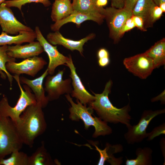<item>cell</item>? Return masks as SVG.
Masks as SVG:
<instances>
[{
	"label": "cell",
	"instance_id": "obj_11",
	"mask_svg": "<svg viewBox=\"0 0 165 165\" xmlns=\"http://www.w3.org/2000/svg\"><path fill=\"white\" fill-rule=\"evenodd\" d=\"M35 31L37 40L49 57V63L47 68L49 74L53 75L58 66L63 65H66L69 60V57L65 56L60 53L57 46H53L44 37L38 27H35Z\"/></svg>",
	"mask_w": 165,
	"mask_h": 165
},
{
	"label": "cell",
	"instance_id": "obj_24",
	"mask_svg": "<svg viewBox=\"0 0 165 165\" xmlns=\"http://www.w3.org/2000/svg\"><path fill=\"white\" fill-rule=\"evenodd\" d=\"M53 162L47 152L43 142L29 158V165H53Z\"/></svg>",
	"mask_w": 165,
	"mask_h": 165
},
{
	"label": "cell",
	"instance_id": "obj_31",
	"mask_svg": "<svg viewBox=\"0 0 165 165\" xmlns=\"http://www.w3.org/2000/svg\"><path fill=\"white\" fill-rule=\"evenodd\" d=\"M131 16L126 20L121 29L119 34V38L120 39L126 32L130 31L135 27Z\"/></svg>",
	"mask_w": 165,
	"mask_h": 165
},
{
	"label": "cell",
	"instance_id": "obj_30",
	"mask_svg": "<svg viewBox=\"0 0 165 165\" xmlns=\"http://www.w3.org/2000/svg\"><path fill=\"white\" fill-rule=\"evenodd\" d=\"M163 12L159 6L155 4L152 7L150 13V21L151 27L154 23L161 16Z\"/></svg>",
	"mask_w": 165,
	"mask_h": 165
},
{
	"label": "cell",
	"instance_id": "obj_21",
	"mask_svg": "<svg viewBox=\"0 0 165 165\" xmlns=\"http://www.w3.org/2000/svg\"><path fill=\"white\" fill-rule=\"evenodd\" d=\"M155 4L153 0H138L132 10L133 15L142 18L146 29L151 27L150 15L151 9Z\"/></svg>",
	"mask_w": 165,
	"mask_h": 165
},
{
	"label": "cell",
	"instance_id": "obj_26",
	"mask_svg": "<svg viewBox=\"0 0 165 165\" xmlns=\"http://www.w3.org/2000/svg\"><path fill=\"white\" fill-rule=\"evenodd\" d=\"M11 154L7 159H0V165H29V156L26 153L16 151Z\"/></svg>",
	"mask_w": 165,
	"mask_h": 165
},
{
	"label": "cell",
	"instance_id": "obj_36",
	"mask_svg": "<svg viewBox=\"0 0 165 165\" xmlns=\"http://www.w3.org/2000/svg\"><path fill=\"white\" fill-rule=\"evenodd\" d=\"M125 0H111V6L116 8L121 9L124 6Z\"/></svg>",
	"mask_w": 165,
	"mask_h": 165
},
{
	"label": "cell",
	"instance_id": "obj_22",
	"mask_svg": "<svg viewBox=\"0 0 165 165\" xmlns=\"http://www.w3.org/2000/svg\"><path fill=\"white\" fill-rule=\"evenodd\" d=\"M72 4L74 12L100 13L104 15L105 9L98 6L96 0H73Z\"/></svg>",
	"mask_w": 165,
	"mask_h": 165
},
{
	"label": "cell",
	"instance_id": "obj_34",
	"mask_svg": "<svg viewBox=\"0 0 165 165\" xmlns=\"http://www.w3.org/2000/svg\"><path fill=\"white\" fill-rule=\"evenodd\" d=\"M138 0H125L124 9L129 11H132L136 4Z\"/></svg>",
	"mask_w": 165,
	"mask_h": 165
},
{
	"label": "cell",
	"instance_id": "obj_23",
	"mask_svg": "<svg viewBox=\"0 0 165 165\" xmlns=\"http://www.w3.org/2000/svg\"><path fill=\"white\" fill-rule=\"evenodd\" d=\"M152 149L149 147L137 148L135 154L137 157L132 159H127L126 165H151L152 164Z\"/></svg>",
	"mask_w": 165,
	"mask_h": 165
},
{
	"label": "cell",
	"instance_id": "obj_6",
	"mask_svg": "<svg viewBox=\"0 0 165 165\" xmlns=\"http://www.w3.org/2000/svg\"><path fill=\"white\" fill-rule=\"evenodd\" d=\"M165 113V108L155 111L144 110L138 123L127 127L128 130L124 138L129 145H134L142 142L147 138V128L152 120L156 116Z\"/></svg>",
	"mask_w": 165,
	"mask_h": 165
},
{
	"label": "cell",
	"instance_id": "obj_18",
	"mask_svg": "<svg viewBox=\"0 0 165 165\" xmlns=\"http://www.w3.org/2000/svg\"><path fill=\"white\" fill-rule=\"evenodd\" d=\"M73 11L70 0H55L53 4L51 17L55 22L68 16Z\"/></svg>",
	"mask_w": 165,
	"mask_h": 165
},
{
	"label": "cell",
	"instance_id": "obj_5",
	"mask_svg": "<svg viewBox=\"0 0 165 165\" xmlns=\"http://www.w3.org/2000/svg\"><path fill=\"white\" fill-rule=\"evenodd\" d=\"M23 144L15 123L9 117L0 115V159L20 151Z\"/></svg>",
	"mask_w": 165,
	"mask_h": 165
},
{
	"label": "cell",
	"instance_id": "obj_3",
	"mask_svg": "<svg viewBox=\"0 0 165 165\" xmlns=\"http://www.w3.org/2000/svg\"><path fill=\"white\" fill-rule=\"evenodd\" d=\"M65 97L71 106L69 108L70 114L69 118L72 121H78L82 120L83 122L84 128L87 130L91 126H93L95 131L92 135L94 138L103 136L109 135L112 132V128L107 123L99 117L92 116L94 110L86 105L82 104L79 100H76L75 103L70 94H66Z\"/></svg>",
	"mask_w": 165,
	"mask_h": 165
},
{
	"label": "cell",
	"instance_id": "obj_9",
	"mask_svg": "<svg viewBox=\"0 0 165 165\" xmlns=\"http://www.w3.org/2000/svg\"><path fill=\"white\" fill-rule=\"evenodd\" d=\"M123 64L128 71L142 79H146L155 69L152 60L145 53L125 58Z\"/></svg>",
	"mask_w": 165,
	"mask_h": 165
},
{
	"label": "cell",
	"instance_id": "obj_33",
	"mask_svg": "<svg viewBox=\"0 0 165 165\" xmlns=\"http://www.w3.org/2000/svg\"><path fill=\"white\" fill-rule=\"evenodd\" d=\"M94 144V146L96 148V149L100 155L99 160L97 165H103L105 163V162L107 161L108 159L105 148L103 150H102L99 148L95 144Z\"/></svg>",
	"mask_w": 165,
	"mask_h": 165
},
{
	"label": "cell",
	"instance_id": "obj_42",
	"mask_svg": "<svg viewBox=\"0 0 165 165\" xmlns=\"http://www.w3.org/2000/svg\"><path fill=\"white\" fill-rule=\"evenodd\" d=\"M159 7L162 10L163 13L165 12V2H163L160 4Z\"/></svg>",
	"mask_w": 165,
	"mask_h": 165
},
{
	"label": "cell",
	"instance_id": "obj_44",
	"mask_svg": "<svg viewBox=\"0 0 165 165\" xmlns=\"http://www.w3.org/2000/svg\"></svg>",
	"mask_w": 165,
	"mask_h": 165
},
{
	"label": "cell",
	"instance_id": "obj_29",
	"mask_svg": "<svg viewBox=\"0 0 165 165\" xmlns=\"http://www.w3.org/2000/svg\"><path fill=\"white\" fill-rule=\"evenodd\" d=\"M165 134V123L154 128L151 132L147 133V140L150 141L161 134Z\"/></svg>",
	"mask_w": 165,
	"mask_h": 165
},
{
	"label": "cell",
	"instance_id": "obj_12",
	"mask_svg": "<svg viewBox=\"0 0 165 165\" xmlns=\"http://www.w3.org/2000/svg\"><path fill=\"white\" fill-rule=\"evenodd\" d=\"M0 25L2 31L7 34L17 35L23 32L34 31L18 20L12 10L4 2L0 5Z\"/></svg>",
	"mask_w": 165,
	"mask_h": 165
},
{
	"label": "cell",
	"instance_id": "obj_38",
	"mask_svg": "<svg viewBox=\"0 0 165 165\" xmlns=\"http://www.w3.org/2000/svg\"><path fill=\"white\" fill-rule=\"evenodd\" d=\"M97 55L98 59L109 57L108 51L104 48H101L97 52Z\"/></svg>",
	"mask_w": 165,
	"mask_h": 165
},
{
	"label": "cell",
	"instance_id": "obj_14",
	"mask_svg": "<svg viewBox=\"0 0 165 165\" xmlns=\"http://www.w3.org/2000/svg\"><path fill=\"white\" fill-rule=\"evenodd\" d=\"M95 36L94 34L91 33L85 38L75 41L64 38L59 31H57L49 33L46 38L47 41L53 45H61L72 51L77 50L82 54L84 44L88 40L94 38Z\"/></svg>",
	"mask_w": 165,
	"mask_h": 165
},
{
	"label": "cell",
	"instance_id": "obj_10",
	"mask_svg": "<svg viewBox=\"0 0 165 165\" xmlns=\"http://www.w3.org/2000/svg\"><path fill=\"white\" fill-rule=\"evenodd\" d=\"M47 64V62L42 57L34 56L19 63L8 62L6 66L7 71L14 75L25 74L34 77Z\"/></svg>",
	"mask_w": 165,
	"mask_h": 165
},
{
	"label": "cell",
	"instance_id": "obj_37",
	"mask_svg": "<svg viewBox=\"0 0 165 165\" xmlns=\"http://www.w3.org/2000/svg\"><path fill=\"white\" fill-rule=\"evenodd\" d=\"M109 57L98 59V64L99 66L104 67L108 66L110 63Z\"/></svg>",
	"mask_w": 165,
	"mask_h": 165
},
{
	"label": "cell",
	"instance_id": "obj_13",
	"mask_svg": "<svg viewBox=\"0 0 165 165\" xmlns=\"http://www.w3.org/2000/svg\"><path fill=\"white\" fill-rule=\"evenodd\" d=\"M69 59L66 66L69 68L70 74L69 76L72 80L73 90L71 94L72 97L78 100L82 104L86 105L95 99L94 95L90 94L86 89L80 78L77 74L76 68L74 64L71 56L70 55Z\"/></svg>",
	"mask_w": 165,
	"mask_h": 165
},
{
	"label": "cell",
	"instance_id": "obj_27",
	"mask_svg": "<svg viewBox=\"0 0 165 165\" xmlns=\"http://www.w3.org/2000/svg\"><path fill=\"white\" fill-rule=\"evenodd\" d=\"M106 154L108 157L107 161L112 165H119L123 162V158H116L113 154L121 152L123 150L122 146L120 144H116L112 145L108 143L106 144L105 147Z\"/></svg>",
	"mask_w": 165,
	"mask_h": 165
},
{
	"label": "cell",
	"instance_id": "obj_28",
	"mask_svg": "<svg viewBox=\"0 0 165 165\" xmlns=\"http://www.w3.org/2000/svg\"><path fill=\"white\" fill-rule=\"evenodd\" d=\"M3 2L9 7H16L21 11L23 6L30 3H40L45 7L49 6L51 4L49 0H11L5 1Z\"/></svg>",
	"mask_w": 165,
	"mask_h": 165
},
{
	"label": "cell",
	"instance_id": "obj_25",
	"mask_svg": "<svg viewBox=\"0 0 165 165\" xmlns=\"http://www.w3.org/2000/svg\"><path fill=\"white\" fill-rule=\"evenodd\" d=\"M7 45L0 46V76L1 78L4 80L7 77L11 87L13 78V76L7 71L6 65L7 62L15 61L16 60L10 57L7 54Z\"/></svg>",
	"mask_w": 165,
	"mask_h": 165
},
{
	"label": "cell",
	"instance_id": "obj_35",
	"mask_svg": "<svg viewBox=\"0 0 165 165\" xmlns=\"http://www.w3.org/2000/svg\"><path fill=\"white\" fill-rule=\"evenodd\" d=\"M152 102L160 101L161 104H165V90H164L159 95L157 96L153 97L151 100Z\"/></svg>",
	"mask_w": 165,
	"mask_h": 165
},
{
	"label": "cell",
	"instance_id": "obj_2",
	"mask_svg": "<svg viewBox=\"0 0 165 165\" xmlns=\"http://www.w3.org/2000/svg\"><path fill=\"white\" fill-rule=\"evenodd\" d=\"M42 108L38 103L28 106L15 123L24 144L33 147L35 139L46 131L47 124Z\"/></svg>",
	"mask_w": 165,
	"mask_h": 165
},
{
	"label": "cell",
	"instance_id": "obj_7",
	"mask_svg": "<svg viewBox=\"0 0 165 165\" xmlns=\"http://www.w3.org/2000/svg\"><path fill=\"white\" fill-rule=\"evenodd\" d=\"M64 70H58L54 75L46 77L44 87L49 101L58 99L64 94H71L73 90L71 78L63 79Z\"/></svg>",
	"mask_w": 165,
	"mask_h": 165
},
{
	"label": "cell",
	"instance_id": "obj_32",
	"mask_svg": "<svg viewBox=\"0 0 165 165\" xmlns=\"http://www.w3.org/2000/svg\"><path fill=\"white\" fill-rule=\"evenodd\" d=\"M131 17L135 27H137L142 31H147V29L145 28L144 21L142 17L139 16L133 15Z\"/></svg>",
	"mask_w": 165,
	"mask_h": 165
},
{
	"label": "cell",
	"instance_id": "obj_16",
	"mask_svg": "<svg viewBox=\"0 0 165 165\" xmlns=\"http://www.w3.org/2000/svg\"><path fill=\"white\" fill-rule=\"evenodd\" d=\"M104 15L96 13H84L73 11L69 16L58 21L52 24L51 29L54 31H59L64 24L69 22L75 24L78 26H80L83 22L87 20H92L99 24L102 23L105 19Z\"/></svg>",
	"mask_w": 165,
	"mask_h": 165
},
{
	"label": "cell",
	"instance_id": "obj_17",
	"mask_svg": "<svg viewBox=\"0 0 165 165\" xmlns=\"http://www.w3.org/2000/svg\"><path fill=\"white\" fill-rule=\"evenodd\" d=\"M48 74L47 68L40 76L34 79H30L24 76L19 77L20 83L27 85L32 90L37 102L40 104L42 108L46 107L49 102L45 95L43 86L44 80Z\"/></svg>",
	"mask_w": 165,
	"mask_h": 165
},
{
	"label": "cell",
	"instance_id": "obj_1",
	"mask_svg": "<svg viewBox=\"0 0 165 165\" xmlns=\"http://www.w3.org/2000/svg\"><path fill=\"white\" fill-rule=\"evenodd\" d=\"M112 85V81L110 80L106 83L101 93L93 92L95 99L88 104L89 106L105 122L113 124L120 123L127 127L131 125V117L129 113L131 111L130 103L121 108H118L112 105L108 98Z\"/></svg>",
	"mask_w": 165,
	"mask_h": 165
},
{
	"label": "cell",
	"instance_id": "obj_8",
	"mask_svg": "<svg viewBox=\"0 0 165 165\" xmlns=\"http://www.w3.org/2000/svg\"><path fill=\"white\" fill-rule=\"evenodd\" d=\"M132 15V12L124 8L110 7L105 9V19L106 20L109 31V36L115 43L120 40L119 34L126 20Z\"/></svg>",
	"mask_w": 165,
	"mask_h": 165
},
{
	"label": "cell",
	"instance_id": "obj_43",
	"mask_svg": "<svg viewBox=\"0 0 165 165\" xmlns=\"http://www.w3.org/2000/svg\"><path fill=\"white\" fill-rule=\"evenodd\" d=\"M5 1L6 0H0V5Z\"/></svg>",
	"mask_w": 165,
	"mask_h": 165
},
{
	"label": "cell",
	"instance_id": "obj_39",
	"mask_svg": "<svg viewBox=\"0 0 165 165\" xmlns=\"http://www.w3.org/2000/svg\"><path fill=\"white\" fill-rule=\"evenodd\" d=\"M160 147L161 148V151L163 156L164 157V161L165 159V138H163L160 141Z\"/></svg>",
	"mask_w": 165,
	"mask_h": 165
},
{
	"label": "cell",
	"instance_id": "obj_40",
	"mask_svg": "<svg viewBox=\"0 0 165 165\" xmlns=\"http://www.w3.org/2000/svg\"><path fill=\"white\" fill-rule=\"evenodd\" d=\"M108 3V0H96V4L100 7H103Z\"/></svg>",
	"mask_w": 165,
	"mask_h": 165
},
{
	"label": "cell",
	"instance_id": "obj_41",
	"mask_svg": "<svg viewBox=\"0 0 165 165\" xmlns=\"http://www.w3.org/2000/svg\"><path fill=\"white\" fill-rule=\"evenodd\" d=\"M153 1L154 3L158 6L161 3L165 2V0H153Z\"/></svg>",
	"mask_w": 165,
	"mask_h": 165
},
{
	"label": "cell",
	"instance_id": "obj_15",
	"mask_svg": "<svg viewBox=\"0 0 165 165\" xmlns=\"http://www.w3.org/2000/svg\"><path fill=\"white\" fill-rule=\"evenodd\" d=\"M44 51L43 49L38 41L21 45L8 46L7 53L10 57L16 58L26 59L37 56Z\"/></svg>",
	"mask_w": 165,
	"mask_h": 165
},
{
	"label": "cell",
	"instance_id": "obj_19",
	"mask_svg": "<svg viewBox=\"0 0 165 165\" xmlns=\"http://www.w3.org/2000/svg\"><path fill=\"white\" fill-rule=\"evenodd\" d=\"M36 35L34 31L21 32L16 36L9 35L2 31L0 35V46L29 43L34 41Z\"/></svg>",
	"mask_w": 165,
	"mask_h": 165
},
{
	"label": "cell",
	"instance_id": "obj_20",
	"mask_svg": "<svg viewBox=\"0 0 165 165\" xmlns=\"http://www.w3.org/2000/svg\"><path fill=\"white\" fill-rule=\"evenodd\" d=\"M152 60L155 68H158L165 64V38L156 42L145 52Z\"/></svg>",
	"mask_w": 165,
	"mask_h": 165
},
{
	"label": "cell",
	"instance_id": "obj_4",
	"mask_svg": "<svg viewBox=\"0 0 165 165\" xmlns=\"http://www.w3.org/2000/svg\"><path fill=\"white\" fill-rule=\"evenodd\" d=\"M13 77L16 82L20 90L19 97L16 105L12 107L9 105L6 96L3 95L0 101V115L9 117L16 123L26 108L37 102L34 94L27 85H24L23 89L20 81L19 75H14Z\"/></svg>",
	"mask_w": 165,
	"mask_h": 165
}]
</instances>
